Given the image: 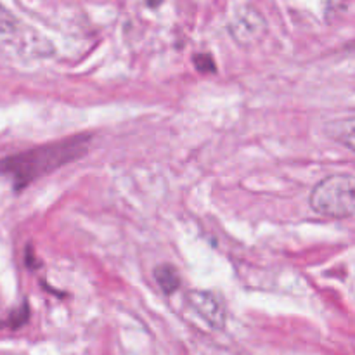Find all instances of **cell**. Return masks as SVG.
<instances>
[{
    "instance_id": "obj_1",
    "label": "cell",
    "mask_w": 355,
    "mask_h": 355,
    "mask_svg": "<svg viewBox=\"0 0 355 355\" xmlns=\"http://www.w3.org/2000/svg\"><path fill=\"white\" fill-rule=\"evenodd\" d=\"M89 142L90 137L87 135H76V137L14 156V158L3 162V166L12 173L14 179L19 180L21 184H28L44 173L78 159L87 153Z\"/></svg>"
},
{
    "instance_id": "obj_2",
    "label": "cell",
    "mask_w": 355,
    "mask_h": 355,
    "mask_svg": "<svg viewBox=\"0 0 355 355\" xmlns=\"http://www.w3.org/2000/svg\"><path fill=\"white\" fill-rule=\"evenodd\" d=\"M311 208L328 218H349L355 215V177L335 173L322 179L311 193Z\"/></svg>"
},
{
    "instance_id": "obj_3",
    "label": "cell",
    "mask_w": 355,
    "mask_h": 355,
    "mask_svg": "<svg viewBox=\"0 0 355 355\" xmlns=\"http://www.w3.org/2000/svg\"><path fill=\"white\" fill-rule=\"evenodd\" d=\"M229 30H231L232 38H234L238 44L253 45L257 44V42L262 40L263 35H266L267 31V24L259 10L248 7V9H243L241 12L234 17V21L231 23Z\"/></svg>"
},
{
    "instance_id": "obj_4",
    "label": "cell",
    "mask_w": 355,
    "mask_h": 355,
    "mask_svg": "<svg viewBox=\"0 0 355 355\" xmlns=\"http://www.w3.org/2000/svg\"><path fill=\"white\" fill-rule=\"evenodd\" d=\"M191 307L208 322L214 329H224L227 321V312L222 298L214 291L194 290L187 295Z\"/></svg>"
},
{
    "instance_id": "obj_5",
    "label": "cell",
    "mask_w": 355,
    "mask_h": 355,
    "mask_svg": "<svg viewBox=\"0 0 355 355\" xmlns=\"http://www.w3.org/2000/svg\"><path fill=\"white\" fill-rule=\"evenodd\" d=\"M155 279L158 286L162 288L163 293L172 295L180 288V274L170 263H162L155 269Z\"/></svg>"
},
{
    "instance_id": "obj_6",
    "label": "cell",
    "mask_w": 355,
    "mask_h": 355,
    "mask_svg": "<svg viewBox=\"0 0 355 355\" xmlns=\"http://www.w3.org/2000/svg\"><path fill=\"white\" fill-rule=\"evenodd\" d=\"M333 137L338 139L343 146L355 153V116L336 123L333 128Z\"/></svg>"
},
{
    "instance_id": "obj_7",
    "label": "cell",
    "mask_w": 355,
    "mask_h": 355,
    "mask_svg": "<svg viewBox=\"0 0 355 355\" xmlns=\"http://www.w3.org/2000/svg\"><path fill=\"white\" fill-rule=\"evenodd\" d=\"M16 28V19L12 14L0 3V33H10Z\"/></svg>"
},
{
    "instance_id": "obj_8",
    "label": "cell",
    "mask_w": 355,
    "mask_h": 355,
    "mask_svg": "<svg viewBox=\"0 0 355 355\" xmlns=\"http://www.w3.org/2000/svg\"><path fill=\"white\" fill-rule=\"evenodd\" d=\"M193 61L200 71H203V73L215 71V62H214V59H211L210 54H196L193 58Z\"/></svg>"
},
{
    "instance_id": "obj_9",
    "label": "cell",
    "mask_w": 355,
    "mask_h": 355,
    "mask_svg": "<svg viewBox=\"0 0 355 355\" xmlns=\"http://www.w3.org/2000/svg\"><path fill=\"white\" fill-rule=\"evenodd\" d=\"M144 2H146V6H149V7H153V9H156V7L162 6V3L165 2V0H144Z\"/></svg>"
},
{
    "instance_id": "obj_10",
    "label": "cell",
    "mask_w": 355,
    "mask_h": 355,
    "mask_svg": "<svg viewBox=\"0 0 355 355\" xmlns=\"http://www.w3.org/2000/svg\"><path fill=\"white\" fill-rule=\"evenodd\" d=\"M343 3H345V0H329V6H331L333 9H338V7H342Z\"/></svg>"
}]
</instances>
